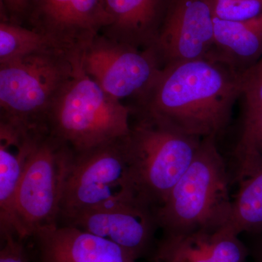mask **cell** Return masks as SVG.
Returning <instances> with one entry per match:
<instances>
[{"label":"cell","instance_id":"6da1fadb","mask_svg":"<svg viewBox=\"0 0 262 262\" xmlns=\"http://www.w3.org/2000/svg\"><path fill=\"white\" fill-rule=\"evenodd\" d=\"M242 73L215 58L164 66L133 108L136 117L196 139L216 137L227 126Z\"/></svg>","mask_w":262,"mask_h":262},{"label":"cell","instance_id":"7a4b0ae2","mask_svg":"<svg viewBox=\"0 0 262 262\" xmlns=\"http://www.w3.org/2000/svg\"><path fill=\"white\" fill-rule=\"evenodd\" d=\"M81 53L53 50L0 63V134L24 139L49 132L52 104Z\"/></svg>","mask_w":262,"mask_h":262},{"label":"cell","instance_id":"3957f363","mask_svg":"<svg viewBox=\"0 0 262 262\" xmlns=\"http://www.w3.org/2000/svg\"><path fill=\"white\" fill-rule=\"evenodd\" d=\"M215 138L202 139L190 165L156 208L163 234L220 228L228 223L232 199L225 160Z\"/></svg>","mask_w":262,"mask_h":262},{"label":"cell","instance_id":"277c9868","mask_svg":"<svg viewBox=\"0 0 262 262\" xmlns=\"http://www.w3.org/2000/svg\"><path fill=\"white\" fill-rule=\"evenodd\" d=\"M133 108L105 93L81 64L55 98L48 117L52 135L80 152L130 134Z\"/></svg>","mask_w":262,"mask_h":262},{"label":"cell","instance_id":"5b68a950","mask_svg":"<svg viewBox=\"0 0 262 262\" xmlns=\"http://www.w3.org/2000/svg\"><path fill=\"white\" fill-rule=\"evenodd\" d=\"M202 139L137 117L125 141L139 198L155 210L161 206L190 165Z\"/></svg>","mask_w":262,"mask_h":262},{"label":"cell","instance_id":"8992f818","mask_svg":"<svg viewBox=\"0 0 262 262\" xmlns=\"http://www.w3.org/2000/svg\"><path fill=\"white\" fill-rule=\"evenodd\" d=\"M125 139L75 152L58 225L83 212L142 201L133 182Z\"/></svg>","mask_w":262,"mask_h":262},{"label":"cell","instance_id":"52a82bcc","mask_svg":"<svg viewBox=\"0 0 262 262\" xmlns=\"http://www.w3.org/2000/svg\"><path fill=\"white\" fill-rule=\"evenodd\" d=\"M75 151L52 135L39 136L27 155L18 187L17 209L24 236L58 225L62 199Z\"/></svg>","mask_w":262,"mask_h":262},{"label":"cell","instance_id":"ba28073f","mask_svg":"<svg viewBox=\"0 0 262 262\" xmlns=\"http://www.w3.org/2000/svg\"><path fill=\"white\" fill-rule=\"evenodd\" d=\"M82 70L112 97H134L145 94L163 68L155 47L139 48L100 34L81 54Z\"/></svg>","mask_w":262,"mask_h":262},{"label":"cell","instance_id":"9c48e42d","mask_svg":"<svg viewBox=\"0 0 262 262\" xmlns=\"http://www.w3.org/2000/svg\"><path fill=\"white\" fill-rule=\"evenodd\" d=\"M59 225L72 226L108 239L136 260L151 257L160 229L155 208L139 199L83 212Z\"/></svg>","mask_w":262,"mask_h":262},{"label":"cell","instance_id":"30bf717a","mask_svg":"<svg viewBox=\"0 0 262 262\" xmlns=\"http://www.w3.org/2000/svg\"><path fill=\"white\" fill-rule=\"evenodd\" d=\"M214 20L208 0H169L155 48L163 65L210 58Z\"/></svg>","mask_w":262,"mask_h":262},{"label":"cell","instance_id":"8fae6325","mask_svg":"<svg viewBox=\"0 0 262 262\" xmlns=\"http://www.w3.org/2000/svg\"><path fill=\"white\" fill-rule=\"evenodd\" d=\"M26 22L67 49L82 51L110 18L103 0H32Z\"/></svg>","mask_w":262,"mask_h":262},{"label":"cell","instance_id":"7c38bea8","mask_svg":"<svg viewBox=\"0 0 262 262\" xmlns=\"http://www.w3.org/2000/svg\"><path fill=\"white\" fill-rule=\"evenodd\" d=\"M29 239L33 262L137 261L117 244L72 226L45 227Z\"/></svg>","mask_w":262,"mask_h":262},{"label":"cell","instance_id":"4fadbf2b","mask_svg":"<svg viewBox=\"0 0 262 262\" xmlns=\"http://www.w3.org/2000/svg\"><path fill=\"white\" fill-rule=\"evenodd\" d=\"M249 250L227 225L187 233L163 234L151 262H245Z\"/></svg>","mask_w":262,"mask_h":262},{"label":"cell","instance_id":"5bb4252c","mask_svg":"<svg viewBox=\"0 0 262 262\" xmlns=\"http://www.w3.org/2000/svg\"><path fill=\"white\" fill-rule=\"evenodd\" d=\"M110 24L102 32L135 47H155L169 0H103Z\"/></svg>","mask_w":262,"mask_h":262},{"label":"cell","instance_id":"9a60e30c","mask_svg":"<svg viewBox=\"0 0 262 262\" xmlns=\"http://www.w3.org/2000/svg\"><path fill=\"white\" fill-rule=\"evenodd\" d=\"M39 136L20 141L0 139V237L15 235L27 239L17 209L18 187L24 163Z\"/></svg>","mask_w":262,"mask_h":262},{"label":"cell","instance_id":"2e32d148","mask_svg":"<svg viewBox=\"0 0 262 262\" xmlns=\"http://www.w3.org/2000/svg\"><path fill=\"white\" fill-rule=\"evenodd\" d=\"M214 20L215 58L245 72L262 55V14L245 21Z\"/></svg>","mask_w":262,"mask_h":262},{"label":"cell","instance_id":"e0dca14e","mask_svg":"<svg viewBox=\"0 0 262 262\" xmlns=\"http://www.w3.org/2000/svg\"><path fill=\"white\" fill-rule=\"evenodd\" d=\"M238 190L232 201L227 227L241 233L262 232V162L237 172Z\"/></svg>","mask_w":262,"mask_h":262},{"label":"cell","instance_id":"ac0fdd59","mask_svg":"<svg viewBox=\"0 0 262 262\" xmlns=\"http://www.w3.org/2000/svg\"><path fill=\"white\" fill-rule=\"evenodd\" d=\"M53 50L73 51L34 29L6 20L0 22V63Z\"/></svg>","mask_w":262,"mask_h":262},{"label":"cell","instance_id":"d6986e66","mask_svg":"<svg viewBox=\"0 0 262 262\" xmlns=\"http://www.w3.org/2000/svg\"><path fill=\"white\" fill-rule=\"evenodd\" d=\"M236 155L238 170L262 162V107L245 111L244 129Z\"/></svg>","mask_w":262,"mask_h":262},{"label":"cell","instance_id":"ffe728a7","mask_svg":"<svg viewBox=\"0 0 262 262\" xmlns=\"http://www.w3.org/2000/svg\"><path fill=\"white\" fill-rule=\"evenodd\" d=\"M213 18L245 21L262 14V0H208Z\"/></svg>","mask_w":262,"mask_h":262},{"label":"cell","instance_id":"44dd1931","mask_svg":"<svg viewBox=\"0 0 262 262\" xmlns=\"http://www.w3.org/2000/svg\"><path fill=\"white\" fill-rule=\"evenodd\" d=\"M246 110L262 107V55L242 73Z\"/></svg>","mask_w":262,"mask_h":262},{"label":"cell","instance_id":"7402d4cb","mask_svg":"<svg viewBox=\"0 0 262 262\" xmlns=\"http://www.w3.org/2000/svg\"><path fill=\"white\" fill-rule=\"evenodd\" d=\"M28 241L12 234L1 239L0 262H33L32 250L27 246Z\"/></svg>","mask_w":262,"mask_h":262},{"label":"cell","instance_id":"603a6c76","mask_svg":"<svg viewBox=\"0 0 262 262\" xmlns=\"http://www.w3.org/2000/svg\"><path fill=\"white\" fill-rule=\"evenodd\" d=\"M32 0H0L1 20L20 24L27 20Z\"/></svg>","mask_w":262,"mask_h":262},{"label":"cell","instance_id":"cb8c5ba5","mask_svg":"<svg viewBox=\"0 0 262 262\" xmlns=\"http://www.w3.org/2000/svg\"><path fill=\"white\" fill-rule=\"evenodd\" d=\"M252 254L254 262H262V235L255 245Z\"/></svg>","mask_w":262,"mask_h":262}]
</instances>
